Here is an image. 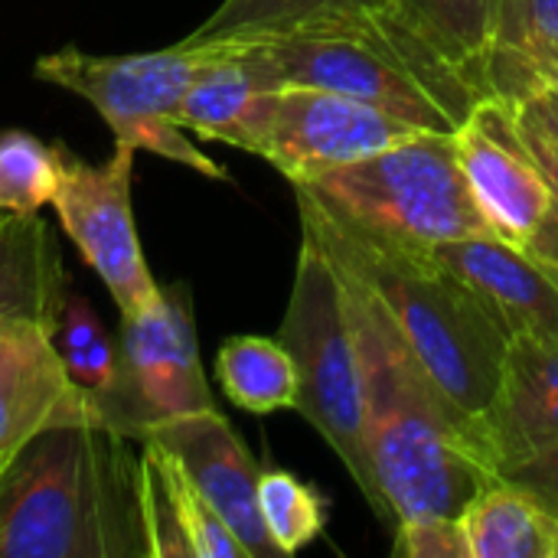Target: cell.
<instances>
[{"mask_svg":"<svg viewBox=\"0 0 558 558\" xmlns=\"http://www.w3.org/2000/svg\"><path fill=\"white\" fill-rule=\"evenodd\" d=\"M340 275L363 376L366 448L386 507L396 523L418 513L461 517L500 481L484 432L445 399L376 291L347 268Z\"/></svg>","mask_w":558,"mask_h":558,"instance_id":"6da1fadb","label":"cell"},{"mask_svg":"<svg viewBox=\"0 0 558 558\" xmlns=\"http://www.w3.org/2000/svg\"><path fill=\"white\" fill-rule=\"evenodd\" d=\"M108 425H52L0 464V558L147 556L141 454Z\"/></svg>","mask_w":558,"mask_h":558,"instance_id":"7a4b0ae2","label":"cell"},{"mask_svg":"<svg viewBox=\"0 0 558 558\" xmlns=\"http://www.w3.org/2000/svg\"><path fill=\"white\" fill-rule=\"evenodd\" d=\"M298 213L301 229H307L340 268L376 291L445 399L481 425L500 389L510 343L487 304L432 252L366 239L330 219L301 193Z\"/></svg>","mask_w":558,"mask_h":558,"instance_id":"3957f363","label":"cell"},{"mask_svg":"<svg viewBox=\"0 0 558 558\" xmlns=\"http://www.w3.org/2000/svg\"><path fill=\"white\" fill-rule=\"evenodd\" d=\"M294 193L340 226L386 245L432 252L490 232L471 199L451 134L425 131L366 160L294 183Z\"/></svg>","mask_w":558,"mask_h":558,"instance_id":"277c9868","label":"cell"},{"mask_svg":"<svg viewBox=\"0 0 558 558\" xmlns=\"http://www.w3.org/2000/svg\"><path fill=\"white\" fill-rule=\"evenodd\" d=\"M278 340L298 369V412L333 448L383 523H396L366 448V405L347 288L330 252L301 229V252Z\"/></svg>","mask_w":558,"mask_h":558,"instance_id":"5b68a950","label":"cell"},{"mask_svg":"<svg viewBox=\"0 0 558 558\" xmlns=\"http://www.w3.org/2000/svg\"><path fill=\"white\" fill-rule=\"evenodd\" d=\"M255 46L281 85L327 88L422 131L451 134L481 95L392 29H324L235 39Z\"/></svg>","mask_w":558,"mask_h":558,"instance_id":"8992f818","label":"cell"},{"mask_svg":"<svg viewBox=\"0 0 558 558\" xmlns=\"http://www.w3.org/2000/svg\"><path fill=\"white\" fill-rule=\"evenodd\" d=\"M209 49L180 39L157 52L95 56L75 46L36 59V78L85 98L111 128L118 147L167 157L209 180H229V170L203 154L190 131L177 124V108L193 85Z\"/></svg>","mask_w":558,"mask_h":558,"instance_id":"52a82bcc","label":"cell"},{"mask_svg":"<svg viewBox=\"0 0 558 558\" xmlns=\"http://www.w3.org/2000/svg\"><path fill=\"white\" fill-rule=\"evenodd\" d=\"M101 422L131 441L150 428L216 409L196 343L193 294L186 281L160 288L137 314L121 317L114 386L95 399Z\"/></svg>","mask_w":558,"mask_h":558,"instance_id":"ba28073f","label":"cell"},{"mask_svg":"<svg viewBox=\"0 0 558 558\" xmlns=\"http://www.w3.org/2000/svg\"><path fill=\"white\" fill-rule=\"evenodd\" d=\"M134 150L118 147L101 163L72 157L62 147V173L52 196V209L65 235L75 242L88 268L108 288L121 317L147 307L160 284L154 281L141 252L134 203H131Z\"/></svg>","mask_w":558,"mask_h":558,"instance_id":"9c48e42d","label":"cell"},{"mask_svg":"<svg viewBox=\"0 0 558 558\" xmlns=\"http://www.w3.org/2000/svg\"><path fill=\"white\" fill-rule=\"evenodd\" d=\"M418 134L425 131L376 105L327 88L284 85L275 98L262 157L294 186L327 170L366 160Z\"/></svg>","mask_w":558,"mask_h":558,"instance_id":"30bf717a","label":"cell"},{"mask_svg":"<svg viewBox=\"0 0 558 558\" xmlns=\"http://www.w3.org/2000/svg\"><path fill=\"white\" fill-rule=\"evenodd\" d=\"M451 141L487 229L517 248H530L553 213V190L533 150L520 137L513 105L507 98L484 95L451 131Z\"/></svg>","mask_w":558,"mask_h":558,"instance_id":"8fae6325","label":"cell"},{"mask_svg":"<svg viewBox=\"0 0 558 558\" xmlns=\"http://www.w3.org/2000/svg\"><path fill=\"white\" fill-rule=\"evenodd\" d=\"M141 441H157L167 448L196 490L216 507V513L232 526L252 558H281L265 533L258 513V477L262 468L248 454L245 441L226 422L219 409L193 412L150 428Z\"/></svg>","mask_w":558,"mask_h":558,"instance_id":"7c38bea8","label":"cell"},{"mask_svg":"<svg viewBox=\"0 0 558 558\" xmlns=\"http://www.w3.org/2000/svg\"><path fill=\"white\" fill-rule=\"evenodd\" d=\"M105 425L92 392L65 369L52 327L0 333V464L52 425Z\"/></svg>","mask_w":558,"mask_h":558,"instance_id":"4fadbf2b","label":"cell"},{"mask_svg":"<svg viewBox=\"0 0 558 558\" xmlns=\"http://www.w3.org/2000/svg\"><path fill=\"white\" fill-rule=\"evenodd\" d=\"M203 46L209 49V56L177 108V124L190 134L222 141L262 157L275 114V98L284 85L265 62V56L248 43L203 39Z\"/></svg>","mask_w":558,"mask_h":558,"instance_id":"5bb4252c","label":"cell"},{"mask_svg":"<svg viewBox=\"0 0 558 558\" xmlns=\"http://www.w3.org/2000/svg\"><path fill=\"white\" fill-rule=\"evenodd\" d=\"M497 317L507 337H558V271L490 232L432 248Z\"/></svg>","mask_w":558,"mask_h":558,"instance_id":"9a60e30c","label":"cell"},{"mask_svg":"<svg viewBox=\"0 0 558 558\" xmlns=\"http://www.w3.org/2000/svg\"><path fill=\"white\" fill-rule=\"evenodd\" d=\"M490 461L504 464L558 441V337H510L500 389L481 418Z\"/></svg>","mask_w":558,"mask_h":558,"instance_id":"2e32d148","label":"cell"},{"mask_svg":"<svg viewBox=\"0 0 558 558\" xmlns=\"http://www.w3.org/2000/svg\"><path fill=\"white\" fill-rule=\"evenodd\" d=\"M389 29L438 62L481 98L484 69L497 43L500 0H383Z\"/></svg>","mask_w":558,"mask_h":558,"instance_id":"e0dca14e","label":"cell"},{"mask_svg":"<svg viewBox=\"0 0 558 558\" xmlns=\"http://www.w3.org/2000/svg\"><path fill=\"white\" fill-rule=\"evenodd\" d=\"M65 294L69 278L49 222L39 213L10 216L0 229V333L56 327Z\"/></svg>","mask_w":558,"mask_h":558,"instance_id":"ac0fdd59","label":"cell"},{"mask_svg":"<svg viewBox=\"0 0 558 558\" xmlns=\"http://www.w3.org/2000/svg\"><path fill=\"white\" fill-rule=\"evenodd\" d=\"M389 29L383 0H222L186 39H252L278 33Z\"/></svg>","mask_w":558,"mask_h":558,"instance_id":"d6986e66","label":"cell"},{"mask_svg":"<svg viewBox=\"0 0 558 558\" xmlns=\"http://www.w3.org/2000/svg\"><path fill=\"white\" fill-rule=\"evenodd\" d=\"M556 520L536 494L504 477L461 510L471 558H553Z\"/></svg>","mask_w":558,"mask_h":558,"instance_id":"ffe728a7","label":"cell"},{"mask_svg":"<svg viewBox=\"0 0 558 558\" xmlns=\"http://www.w3.org/2000/svg\"><path fill=\"white\" fill-rule=\"evenodd\" d=\"M216 376L232 405L271 415L298 405V369L278 337H229L216 356Z\"/></svg>","mask_w":558,"mask_h":558,"instance_id":"44dd1931","label":"cell"},{"mask_svg":"<svg viewBox=\"0 0 558 558\" xmlns=\"http://www.w3.org/2000/svg\"><path fill=\"white\" fill-rule=\"evenodd\" d=\"M258 513L278 556H298L327 530V500L291 471L271 468L258 477Z\"/></svg>","mask_w":558,"mask_h":558,"instance_id":"7402d4cb","label":"cell"},{"mask_svg":"<svg viewBox=\"0 0 558 558\" xmlns=\"http://www.w3.org/2000/svg\"><path fill=\"white\" fill-rule=\"evenodd\" d=\"M56 347L62 353V363L69 369V376L92 392L95 399H101L111 386H114V373H118V340H111L98 320V314L92 311V304L82 294H65L59 320L52 327Z\"/></svg>","mask_w":558,"mask_h":558,"instance_id":"603a6c76","label":"cell"},{"mask_svg":"<svg viewBox=\"0 0 558 558\" xmlns=\"http://www.w3.org/2000/svg\"><path fill=\"white\" fill-rule=\"evenodd\" d=\"M62 173V144H46L29 131L0 134V209L23 216L52 203Z\"/></svg>","mask_w":558,"mask_h":558,"instance_id":"cb8c5ba5","label":"cell"},{"mask_svg":"<svg viewBox=\"0 0 558 558\" xmlns=\"http://www.w3.org/2000/svg\"><path fill=\"white\" fill-rule=\"evenodd\" d=\"M160 451L167 458V474H170V487H173V497H177L180 526L186 533V543L193 549V558H252L248 549L242 546V539L232 533V526L196 490V484L186 477V471L177 464V458L167 448H160Z\"/></svg>","mask_w":558,"mask_h":558,"instance_id":"d4e9b609","label":"cell"},{"mask_svg":"<svg viewBox=\"0 0 558 558\" xmlns=\"http://www.w3.org/2000/svg\"><path fill=\"white\" fill-rule=\"evenodd\" d=\"M494 46L526 56H558V0H500Z\"/></svg>","mask_w":558,"mask_h":558,"instance_id":"484cf974","label":"cell"},{"mask_svg":"<svg viewBox=\"0 0 558 558\" xmlns=\"http://www.w3.org/2000/svg\"><path fill=\"white\" fill-rule=\"evenodd\" d=\"M392 556L399 558H471L461 517L418 513L396 523Z\"/></svg>","mask_w":558,"mask_h":558,"instance_id":"4316f807","label":"cell"},{"mask_svg":"<svg viewBox=\"0 0 558 558\" xmlns=\"http://www.w3.org/2000/svg\"><path fill=\"white\" fill-rule=\"evenodd\" d=\"M500 477L536 494L549 507V513L558 517V441H549V445L504 464Z\"/></svg>","mask_w":558,"mask_h":558,"instance_id":"83f0119b","label":"cell"},{"mask_svg":"<svg viewBox=\"0 0 558 558\" xmlns=\"http://www.w3.org/2000/svg\"><path fill=\"white\" fill-rule=\"evenodd\" d=\"M500 98V95H497ZM517 108V114L523 121H530L533 128H539L558 150V98L556 95H546V92H536V95H526L520 101H510Z\"/></svg>","mask_w":558,"mask_h":558,"instance_id":"f1b7e54d","label":"cell"},{"mask_svg":"<svg viewBox=\"0 0 558 558\" xmlns=\"http://www.w3.org/2000/svg\"><path fill=\"white\" fill-rule=\"evenodd\" d=\"M553 558H558V520H556V553H553Z\"/></svg>","mask_w":558,"mask_h":558,"instance_id":"f546056e","label":"cell"}]
</instances>
